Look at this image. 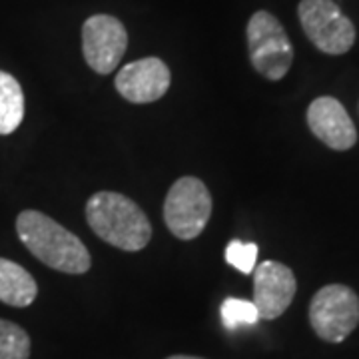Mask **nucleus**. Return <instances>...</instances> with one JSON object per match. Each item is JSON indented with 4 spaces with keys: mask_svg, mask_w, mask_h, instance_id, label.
<instances>
[{
    "mask_svg": "<svg viewBox=\"0 0 359 359\" xmlns=\"http://www.w3.org/2000/svg\"><path fill=\"white\" fill-rule=\"evenodd\" d=\"M16 233L32 256L56 271L80 276L92 266L88 250L76 233L39 210H25L18 214Z\"/></svg>",
    "mask_w": 359,
    "mask_h": 359,
    "instance_id": "1",
    "label": "nucleus"
},
{
    "mask_svg": "<svg viewBox=\"0 0 359 359\" xmlns=\"http://www.w3.org/2000/svg\"><path fill=\"white\" fill-rule=\"evenodd\" d=\"M90 230L122 252H140L152 240V226L136 202L118 192H96L86 202Z\"/></svg>",
    "mask_w": 359,
    "mask_h": 359,
    "instance_id": "2",
    "label": "nucleus"
},
{
    "mask_svg": "<svg viewBox=\"0 0 359 359\" xmlns=\"http://www.w3.org/2000/svg\"><path fill=\"white\" fill-rule=\"evenodd\" d=\"M245 36L250 62L259 76L278 82L290 72L294 62V46L282 22L273 14L268 11L252 14Z\"/></svg>",
    "mask_w": 359,
    "mask_h": 359,
    "instance_id": "3",
    "label": "nucleus"
},
{
    "mask_svg": "<svg viewBox=\"0 0 359 359\" xmlns=\"http://www.w3.org/2000/svg\"><path fill=\"white\" fill-rule=\"evenodd\" d=\"M212 216V194L196 176L176 180L164 202V222L180 240H196Z\"/></svg>",
    "mask_w": 359,
    "mask_h": 359,
    "instance_id": "4",
    "label": "nucleus"
},
{
    "mask_svg": "<svg viewBox=\"0 0 359 359\" xmlns=\"http://www.w3.org/2000/svg\"><path fill=\"white\" fill-rule=\"evenodd\" d=\"M309 323L323 341L341 344L359 325V297L344 283L323 285L309 304Z\"/></svg>",
    "mask_w": 359,
    "mask_h": 359,
    "instance_id": "5",
    "label": "nucleus"
},
{
    "mask_svg": "<svg viewBox=\"0 0 359 359\" xmlns=\"http://www.w3.org/2000/svg\"><path fill=\"white\" fill-rule=\"evenodd\" d=\"M297 16L306 36L318 50L339 56L355 44V26L334 0H302Z\"/></svg>",
    "mask_w": 359,
    "mask_h": 359,
    "instance_id": "6",
    "label": "nucleus"
},
{
    "mask_svg": "<svg viewBox=\"0 0 359 359\" xmlns=\"http://www.w3.org/2000/svg\"><path fill=\"white\" fill-rule=\"evenodd\" d=\"M128 48V32L110 14H94L82 26V54L96 74H112Z\"/></svg>",
    "mask_w": 359,
    "mask_h": 359,
    "instance_id": "7",
    "label": "nucleus"
},
{
    "mask_svg": "<svg viewBox=\"0 0 359 359\" xmlns=\"http://www.w3.org/2000/svg\"><path fill=\"white\" fill-rule=\"evenodd\" d=\"M172 74L164 60L148 56L126 65L116 74L118 94L132 104H150L160 100L170 88Z\"/></svg>",
    "mask_w": 359,
    "mask_h": 359,
    "instance_id": "8",
    "label": "nucleus"
},
{
    "mask_svg": "<svg viewBox=\"0 0 359 359\" xmlns=\"http://www.w3.org/2000/svg\"><path fill=\"white\" fill-rule=\"evenodd\" d=\"M297 282L292 269L280 262H262L254 269V306L259 320L280 318L294 302Z\"/></svg>",
    "mask_w": 359,
    "mask_h": 359,
    "instance_id": "9",
    "label": "nucleus"
},
{
    "mask_svg": "<svg viewBox=\"0 0 359 359\" xmlns=\"http://www.w3.org/2000/svg\"><path fill=\"white\" fill-rule=\"evenodd\" d=\"M308 126L311 134L327 148L346 152L355 146L358 130L344 104L334 96H320L308 108Z\"/></svg>",
    "mask_w": 359,
    "mask_h": 359,
    "instance_id": "10",
    "label": "nucleus"
},
{
    "mask_svg": "<svg viewBox=\"0 0 359 359\" xmlns=\"http://www.w3.org/2000/svg\"><path fill=\"white\" fill-rule=\"evenodd\" d=\"M39 295L34 278L16 262L0 257V302L13 308H28Z\"/></svg>",
    "mask_w": 359,
    "mask_h": 359,
    "instance_id": "11",
    "label": "nucleus"
},
{
    "mask_svg": "<svg viewBox=\"0 0 359 359\" xmlns=\"http://www.w3.org/2000/svg\"><path fill=\"white\" fill-rule=\"evenodd\" d=\"M25 92L18 80L0 70V136H8L22 124Z\"/></svg>",
    "mask_w": 359,
    "mask_h": 359,
    "instance_id": "12",
    "label": "nucleus"
},
{
    "mask_svg": "<svg viewBox=\"0 0 359 359\" xmlns=\"http://www.w3.org/2000/svg\"><path fill=\"white\" fill-rule=\"evenodd\" d=\"M30 358V337L20 325L0 320V359Z\"/></svg>",
    "mask_w": 359,
    "mask_h": 359,
    "instance_id": "13",
    "label": "nucleus"
},
{
    "mask_svg": "<svg viewBox=\"0 0 359 359\" xmlns=\"http://www.w3.org/2000/svg\"><path fill=\"white\" fill-rule=\"evenodd\" d=\"M219 313H222L224 327L230 330V332L240 330L242 325H254L259 320V313H257V308L254 306V302L238 299V297H228L222 304Z\"/></svg>",
    "mask_w": 359,
    "mask_h": 359,
    "instance_id": "14",
    "label": "nucleus"
},
{
    "mask_svg": "<svg viewBox=\"0 0 359 359\" xmlns=\"http://www.w3.org/2000/svg\"><path fill=\"white\" fill-rule=\"evenodd\" d=\"M257 259V245L252 242L231 240L226 245V262L242 273H254Z\"/></svg>",
    "mask_w": 359,
    "mask_h": 359,
    "instance_id": "15",
    "label": "nucleus"
},
{
    "mask_svg": "<svg viewBox=\"0 0 359 359\" xmlns=\"http://www.w3.org/2000/svg\"><path fill=\"white\" fill-rule=\"evenodd\" d=\"M168 359H204V358H196V355H170Z\"/></svg>",
    "mask_w": 359,
    "mask_h": 359,
    "instance_id": "16",
    "label": "nucleus"
}]
</instances>
